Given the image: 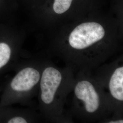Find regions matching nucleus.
Instances as JSON below:
<instances>
[{
	"label": "nucleus",
	"mask_w": 123,
	"mask_h": 123,
	"mask_svg": "<svg viewBox=\"0 0 123 123\" xmlns=\"http://www.w3.org/2000/svg\"><path fill=\"white\" fill-rule=\"evenodd\" d=\"M110 123H123V120H117V121H110Z\"/></svg>",
	"instance_id": "9"
},
{
	"label": "nucleus",
	"mask_w": 123,
	"mask_h": 123,
	"mask_svg": "<svg viewBox=\"0 0 123 123\" xmlns=\"http://www.w3.org/2000/svg\"><path fill=\"white\" fill-rule=\"evenodd\" d=\"M8 123H27L26 120L20 117H14L12 119H10L8 122Z\"/></svg>",
	"instance_id": "8"
},
{
	"label": "nucleus",
	"mask_w": 123,
	"mask_h": 123,
	"mask_svg": "<svg viewBox=\"0 0 123 123\" xmlns=\"http://www.w3.org/2000/svg\"><path fill=\"white\" fill-rule=\"evenodd\" d=\"M62 80V75L59 71L53 67L44 70L41 80V98L45 104L53 102L56 92Z\"/></svg>",
	"instance_id": "2"
},
{
	"label": "nucleus",
	"mask_w": 123,
	"mask_h": 123,
	"mask_svg": "<svg viewBox=\"0 0 123 123\" xmlns=\"http://www.w3.org/2000/svg\"><path fill=\"white\" fill-rule=\"evenodd\" d=\"M11 53V49L7 44L0 43V68L9 61Z\"/></svg>",
	"instance_id": "6"
},
{
	"label": "nucleus",
	"mask_w": 123,
	"mask_h": 123,
	"mask_svg": "<svg viewBox=\"0 0 123 123\" xmlns=\"http://www.w3.org/2000/svg\"><path fill=\"white\" fill-rule=\"evenodd\" d=\"M73 0H54L53 6L54 11L57 14L66 12L70 7Z\"/></svg>",
	"instance_id": "7"
},
{
	"label": "nucleus",
	"mask_w": 123,
	"mask_h": 123,
	"mask_svg": "<svg viewBox=\"0 0 123 123\" xmlns=\"http://www.w3.org/2000/svg\"><path fill=\"white\" fill-rule=\"evenodd\" d=\"M39 72L31 68L21 71L13 79L11 86L16 91H27L31 89L39 81Z\"/></svg>",
	"instance_id": "4"
},
{
	"label": "nucleus",
	"mask_w": 123,
	"mask_h": 123,
	"mask_svg": "<svg viewBox=\"0 0 123 123\" xmlns=\"http://www.w3.org/2000/svg\"><path fill=\"white\" fill-rule=\"evenodd\" d=\"M109 88L114 98L123 100V67H120L114 71L109 83Z\"/></svg>",
	"instance_id": "5"
},
{
	"label": "nucleus",
	"mask_w": 123,
	"mask_h": 123,
	"mask_svg": "<svg viewBox=\"0 0 123 123\" xmlns=\"http://www.w3.org/2000/svg\"><path fill=\"white\" fill-rule=\"evenodd\" d=\"M74 92L77 98L84 102L88 113H93L97 111L100 104L99 97L90 82L86 80L79 81L75 87Z\"/></svg>",
	"instance_id": "3"
},
{
	"label": "nucleus",
	"mask_w": 123,
	"mask_h": 123,
	"mask_svg": "<svg viewBox=\"0 0 123 123\" xmlns=\"http://www.w3.org/2000/svg\"><path fill=\"white\" fill-rule=\"evenodd\" d=\"M105 35V31L100 24L97 22H85L72 31L69 43L74 49H83L101 40Z\"/></svg>",
	"instance_id": "1"
}]
</instances>
